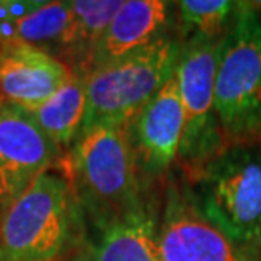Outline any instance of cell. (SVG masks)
I'll return each instance as SVG.
<instances>
[{"label": "cell", "instance_id": "6da1fadb", "mask_svg": "<svg viewBox=\"0 0 261 261\" xmlns=\"http://www.w3.org/2000/svg\"><path fill=\"white\" fill-rule=\"evenodd\" d=\"M189 176L198 208L239 251L261 246V144H229Z\"/></svg>", "mask_w": 261, "mask_h": 261}, {"label": "cell", "instance_id": "7a4b0ae2", "mask_svg": "<svg viewBox=\"0 0 261 261\" xmlns=\"http://www.w3.org/2000/svg\"><path fill=\"white\" fill-rule=\"evenodd\" d=\"M71 189L100 229L144 200L127 126L102 124L83 130L70 154Z\"/></svg>", "mask_w": 261, "mask_h": 261}, {"label": "cell", "instance_id": "3957f363", "mask_svg": "<svg viewBox=\"0 0 261 261\" xmlns=\"http://www.w3.org/2000/svg\"><path fill=\"white\" fill-rule=\"evenodd\" d=\"M76 224L71 184L46 171L0 217V261H63Z\"/></svg>", "mask_w": 261, "mask_h": 261}, {"label": "cell", "instance_id": "277c9868", "mask_svg": "<svg viewBox=\"0 0 261 261\" xmlns=\"http://www.w3.org/2000/svg\"><path fill=\"white\" fill-rule=\"evenodd\" d=\"M216 112L227 144H261V10L239 2L216 71Z\"/></svg>", "mask_w": 261, "mask_h": 261}, {"label": "cell", "instance_id": "5b68a950", "mask_svg": "<svg viewBox=\"0 0 261 261\" xmlns=\"http://www.w3.org/2000/svg\"><path fill=\"white\" fill-rule=\"evenodd\" d=\"M178 34L92 71L87 76V114L83 130L102 124L127 126L129 121L175 75L181 55Z\"/></svg>", "mask_w": 261, "mask_h": 261}, {"label": "cell", "instance_id": "8992f818", "mask_svg": "<svg viewBox=\"0 0 261 261\" xmlns=\"http://www.w3.org/2000/svg\"><path fill=\"white\" fill-rule=\"evenodd\" d=\"M224 36H194L184 41L175 76L184 107L178 158L190 175L217 156L227 141L216 112V71Z\"/></svg>", "mask_w": 261, "mask_h": 261}, {"label": "cell", "instance_id": "52a82bcc", "mask_svg": "<svg viewBox=\"0 0 261 261\" xmlns=\"http://www.w3.org/2000/svg\"><path fill=\"white\" fill-rule=\"evenodd\" d=\"M161 261H241V253L203 217L187 184L170 181L158 221Z\"/></svg>", "mask_w": 261, "mask_h": 261}, {"label": "cell", "instance_id": "ba28073f", "mask_svg": "<svg viewBox=\"0 0 261 261\" xmlns=\"http://www.w3.org/2000/svg\"><path fill=\"white\" fill-rule=\"evenodd\" d=\"M58 149L28 111L0 106V214L53 166Z\"/></svg>", "mask_w": 261, "mask_h": 261}, {"label": "cell", "instance_id": "9c48e42d", "mask_svg": "<svg viewBox=\"0 0 261 261\" xmlns=\"http://www.w3.org/2000/svg\"><path fill=\"white\" fill-rule=\"evenodd\" d=\"M127 134L141 173L148 178L168 173L184 136V107L175 75L130 119Z\"/></svg>", "mask_w": 261, "mask_h": 261}, {"label": "cell", "instance_id": "30bf717a", "mask_svg": "<svg viewBox=\"0 0 261 261\" xmlns=\"http://www.w3.org/2000/svg\"><path fill=\"white\" fill-rule=\"evenodd\" d=\"M73 75L70 65L43 48L0 43V106L24 111L41 106Z\"/></svg>", "mask_w": 261, "mask_h": 261}, {"label": "cell", "instance_id": "8fae6325", "mask_svg": "<svg viewBox=\"0 0 261 261\" xmlns=\"http://www.w3.org/2000/svg\"><path fill=\"white\" fill-rule=\"evenodd\" d=\"M176 25V7L165 0H126L95 46L87 76L119 61L158 39L170 36Z\"/></svg>", "mask_w": 261, "mask_h": 261}, {"label": "cell", "instance_id": "7c38bea8", "mask_svg": "<svg viewBox=\"0 0 261 261\" xmlns=\"http://www.w3.org/2000/svg\"><path fill=\"white\" fill-rule=\"evenodd\" d=\"M160 211L143 200L102 227L92 261H161L158 253Z\"/></svg>", "mask_w": 261, "mask_h": 261}, {"label": "cell", "instance_id": "4fadbf2b", "mask_svg": "<svg viewBox=\"0 0 261 261\" xmlns=\"http://www.w3.org/2000/svg\"><path fill=\"white\" fill-rule=\"evenodd\" d=\"M121 5V0H73L71 2L70 24L58 46L70 60L73 73L87 76L93 49Z\"/></svg>", "mask_w": 261, "mask_h": 261}, {"label": "cell", "instance_id": "5bb4252c", "mask_svg": "<svg viewBox=\"0 0 261 261\" xmlns=\"http://www.w3.org/2000/svg\"><path fill=\"white\" fill-rule=\"evenodd\" d=\"M28 112L58 148L73 144L87 114V76L73 73L55 95Z\"/></svg>", "mask_w": 261, "mask_h": 261}, {"label": "cell", "instance_id": "9a60e30c", "mask_svg": "<svg viewBox=\"0 0 261 261\" xmlns=\"http://www.w3.org/2000/svg\"><path fill=\"white\" fill-rule=\"evenodd\" d=\"M176 28L181 43L194 36H224L239 10L231 0H181L175 2Z\"/></svg>", "mask_w": 261, "mask_h": 261}, {"label": "cell", "instance_id": "2e32d148", "mask_svg": "<svg viewBox=\"0 0 261 261\" xmlns=\"http://www.w3.org/2000/svg\"><path fill=\"white\" fill-rule=\"evenodd\" d=\"M71 19V2H43L34 12L20 20L15 41L31 46L60 44Z\"/></svg>", "mask_w": 261, "mask_h": 261}, {"label": "cell", "instance_id": "e0dca14e", "mask_svg": "<svg viewBox=\"0 0 261 261\" xmlns=\"http://www.w3.org/2000/svg\"><path fill=\"white\" fill-rule=\"evenodd\" d=\"M41 5L39 0H0V43H14L17 24Z\"/></svg>", "mask_w": 261, "mask_h": 261}, {"label": "cell", "instance_id": "ac0fdd59", "mask_svg": "<svg viewBox=\"0 0 261 261\" xmlns=\"http://www.w3.org/2000/svg\"><path fill=\"white\" fill-rule=\"evenodd\" d=\"M253 5L254 9H258V10H261V0H256V2H249Z\"/></svg>", "mask_w": 261, "mask_h": 261}]
</instances>
